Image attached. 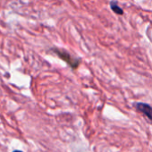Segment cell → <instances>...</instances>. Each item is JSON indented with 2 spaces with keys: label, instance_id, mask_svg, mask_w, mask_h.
<instances>
[{
  "label": "cell",
  "instance_id": "6da1fadb",
  "mask_svg": "<svg viewBox=\"0 0 152 152\" xmlns=\"http://www.w3.org/2000/svg\"><path fill=\"white\" fill-rule=\"evenodd\" d=\"M52 51L57 56H59L62 60L65 61L67 63V64H69L72 69H76L78 67V65L81 63L80 59H77L73 57L71 54H69L67 51L62 50V49H58V48H53Z\"/></svg>",
  "mask_w": 152,
  "mask_h": 152
},
{
  "label": "cell",
  "instance_id": "7a4b0ae2",
  "mask_svg": "<svg viewBox=\"0 0 152 152\" xmlns=\"http://www.w3.org/2000/svg\"><path fill=\"white\" fill-rule=\"evenodd\" d=\"M136 109L142 113L151 123H152V107L146 103H137L135 104Z\"/></svg>",
  "mask_w": 152,
  "mask_h": 152
},
{
  "label": "cell",
  "instance_id": "3957f363",
  "mask_svg": "<svg viewBox=\"0 0 152 152\" xmlns=\"http://www.w3.org/2000/svg\"><path fill=\"white\" fill-rule=\"evenodd\" d=\"M110 7L113 10V12H115L116 15H124V10L118 6L117 2L115 1V0H113V1L110 2Z\"/></svg>",
  "mask_w": 152,
  "mask_h": 152
},
{
  "label": "cell",
  "instance_id": "277c9868",
  "mask_svg": "<svg viewBox=\"0 0 152 152\" xmlns=\"http://www.w3.org/2000/svg\"><path fill=\"white\" fill-rule=\"evenodd\" d=\"M13 152H23L22 150H15V151H13Z\"/></svg>",
  "mask_w": 152,
  "mask_h": 152
}]
</instances>
